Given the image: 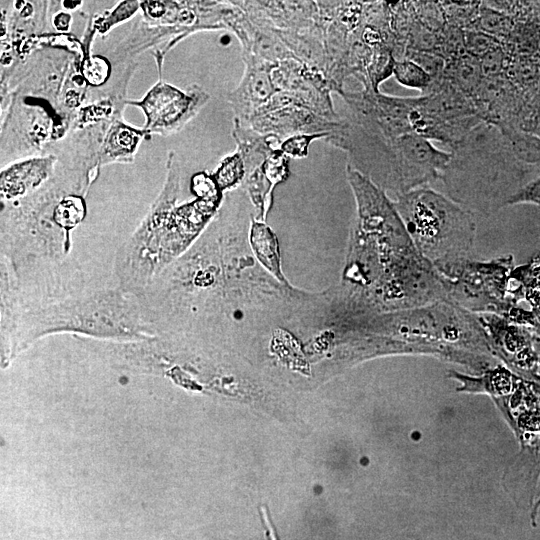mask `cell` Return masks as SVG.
Listing matches in <instances>:
<instances>
[{
  "instance_id": "6da1fadb",
  "label": "cell",
  "mask_w": 540,
  "mask_h": 540,
  "mask_svg": "<svg viewBox=\"0 0 540 540\" xmlns=\"http://www.w3.org/2000/svg\"><path fill=\"white\" fill-rule=\"evenodd\" d=\"M356 200L347 278L357 314L396 312L447 301L442 276L411 240L386 192L351 166Z\"/></svg>"
},
{
  "instance_id": "7a4b0ae2",
  "label": "cell",
  "mask_w": 540,
  "mask_h": 540,
  "mask_svg": "<svg viewBox=\"0 0 540 540\" xmlns=\"http://www.w3.org/2000/svg\"><path fill=\"white\" fill-rule=\"evenodd\" d=\"M324 141L344 150L349 166L396 197L440 179L451 158L415 133L387 137L346 120Z\"/></svg>"
},
{
  "instance_id": "3957f363",
  "label": "cell",
  "mask_w": 540,
  "mask_h": 540,
  "mask_svg": "<svg viewBox=\"0 0 540 540\" xmlns=\"http://www.w3.org/2000/svg\"><path fill=\"white\" fill-rule=\"evenodd\" d=\"M493 124H479L454 144L440 179L448 197L471 214L490 216L522 187L508 143Z\"/></svg>"
},
{
  "instance_id": "277c9868",
  "label": "cell",
  "mask_w": 540,
  "mask_h": 540,
  "mask_svg": "<svg viewBox=\"0 0 540 540\" xmlns=\"http://www.w3.org/2000/svg\"><path fill=\"white\" fill-rule=\"evenodd\" d=\"M393 203L415 247L438 273L470 258L476 224L451 198L422 186Z\"/></svg>"
},
{
  "instance_id": "5b68a950",
  "label": "cell",
  "mask_w": 540,
  "mask_h": 540,
  "mask_svg": "<svg viewBox=\"0 0 540 540\" xmlns=\"http://www.w3.org/2000/svg\"><path fill=\"white\" fill-rule=\"evenodd\" d=\"M30 335L35 338L55 331H76L108 337H144L147 330L139 310L117 291L51 305L34 317Z\"/></svg>"
},
{
  "instance_id": "8992f818",
  "label": "cell",
  "mask_w": 540,
  "mask_h": 540,
  "mask_svg": "<svg viewBox=\"0 0 540 540\" xmlns=\"http://www.w3.org/2000/svg\"><path fill=\"white\" fill-rule=\"evenodd\" d=\"M492 398L521 446L506 472V488L517 502L530 506L540 478V377L527 380L516 375L507 391Z\"/></svg>"
},
{
  "instance_id": "52a82bcc",
  "label": "cell",
  "mask_w": 540,
  "mask_h": 540,
  "mask_svg": "<svg viewBox=\"0 0 540 540\" xmlns=\"http://www.w3.org/2000/svg\"><path fill=\"white\" fill-rule=\"evenodd\" d=\"M513 256L461 261L439 273L445 283L447 302L471 313H491L519 324L525 309L510 296Z\"/></svg>"
},
{
  "instance_id": "ba28073f",
  "label": "cell",
  "mask_w": 540,
  "mask_h": 540,
  "mask_svg": "<svg viewBox=\"0 0 540 540\" xmlns=\"http://www.w3.org/2000/svg\"><path fill=\"white\" fill-rule=\"evenodd\" d=\"M168 176L165 188L133 238L123 249L118 270L125 289L143 288L162 266V235L167 234V223L178 191V172L174 152L168 156Z\"/></svg>"
},
{
  "instance_id": "9c48e42d",
  "label": "cell",
  "mask_w": 540,
  "mask_h": 540,
  "mask_svg": "<svg viewBox=\"0 0 540 540\" xmlns=\"http://www.w3.org/2000/svg\"><path fill=\"white\" fill-rule=\"evenodd\" d=\"M208 100L209 95L197 85L184 91L159 80L142 100H127L126 104L143 110L146 133L167 136L180 131Z\"/></svg>"
},
{
  "instance_id": "30bf717a",
  "label": "cell",
  "mask_w": 540,
  "mask_h": 540,
  "mask_svg": "<svg viewBox=\"0 0 540 540\" xmlns=\"http://www.w3.org/2000/svg\"><path fill=\"white\" fill-rule=\"evenodd\" d=\"M475 315L493 355L524 379L536 380L540 377V356L536 350L540 338L532 327L515 324L496 314Z\"/></svg>"
},
{
  "instance_id": "8fae6325",
  "label": "cell",
  "mask_w": 540,
  "mask_h": 540,
  "mask_svg": "<svg viewBox=\"0 0 540 540\" xmlns=\"http://www.w3.org/2000/svg\"><path fill=\"white\" fill-rule=\"evenodd\" d=\"M343 118L332 121L318 115L290 93L278 91L244 124L261 134L282 141L297 134L331 133L340 129Z\"/></svg>"
},
{
  "instance_id": "7c38bea8",
  "label": "cell",
  "mask_w": 540,
  "mask_h": 540,
  "mask_svg": "<svg viewBox=\"0 0 540 540\" xmlns=\"http://www.w3.org/2000/svg\"><path fill=\"white\" fill-rule=\"evenodd\" d=\"M271 77L277 91L292 94L320 116L332 121L341 120L333 108L332 90L321 72L290 58L275 65Z\"/></svg>"
},
{
  "instance_id": "4fadbf2b",
  "label": "cell",
  "mask_w": 540,
  "mask_h": 540,
  "mask_svg": "<svg viewBox=\"0 0 540 540\" xmlns=\"http://www.w3.org/2000/svg\"><path fill=\"white\" fill-rule=\"evenodd\" d=\"M242 56L244 73L238 86L228 94V101L235 118L246 124L278 92L271 77L277 64L264 61L250 52H242Z\"/></svg>"
},
{
  "instance_id": "5bb4252c",
  "label": "cell",
  "mask_w": 540,
  "mask_h": 540,
  "mask_svg": "<svg viewBox=\"0 0 540 540\" xmlns=\"http://www.w3.org/2000/svg\"><path fill=\"white\" fill-rule=\"evenodd\" d=\"M54 155L33 157L6 168L1 173V195L11 200L36 189L53 171Z\"/></svg>"
},
{
  "instance_id": "9a60e30c",
  "label": "cell",
  "mask_w": 540,
  "mask_h": 540,
  "mask_svg": "<svg viewBox=\"0 0 540 540\" xmlns=\"http://www.w3.org/2000/svg\"><path fill=\"white\" fill-rule=\"evenodd\" d=\"M145 134L144 130L132 128L121 118L113 120L100 144L98 165L131 162Z\"/></svg>"
},
{
  "instance_id": "2e32d148",
  "label": "cell",
  "mask_w": 540,
  "mask_h": 540,
  "mask_svg": "<svg viewBox=\"0 0 540 540\" xmlns=\"http://www.w3.org/2000/svg\"><path fill=\"white\" fill-rule=\"evenodd\" d=\"M232 137L243 159L245 174L263 165L269 154L280 149L282 140L272 134H261L234 118Z\"/></svg>"
},
{
  "instance_id": "e0dca14e",
  "label": "cell",
  "mask_w": 540,
  "mask_h": 540,
  "mask_svg": "<svg viewBox=\"0 0 540 540\" xmlns=\"http://www.w3.org/2000/svg\"><path fill=\"white\" fill-rule=\"evenodd\" d=\"M510 296L518 304L525 300L530 311L540 323V256L528 263L514 267L510 276Z\"/></svg>"
},
{
  "instance_id": "ac0fdd59",
  "label": "cell",
  "mask_w": 540,
  "mask_h": 540,
  "mask_svg": "<svg viewBox=\"0 0 540 540\" xmlns=\"http://www.w3.org/2000/svg\"><path fill=\"white\" fill-rule=\"evenodd\" d=\"M392 74L403 86L425 90L431 84V75L413 60H395Z\"/></svg>"
},
{
  "instance_id": "d6986e66",
  "label": "cell",
  "mask_w": 540,
  "mask_h": 540,
  "mask_svg": "<svg viewBox=\"0 0 540 540\" xmlns=\"http://www.w3.org/2000/svg\"><path fill=\"white\" fill-rule=\"evenodd\" d=\"M212 176L220 190L237 185L245 178V166L240 154L236 151L225 157Z\"/></svg>"
},
{
  "instance_id": "ffe728a7",
  "label": "cell",
  "mask_w": 540,
  "mask_h": 540,
  "mask_svg": "<svg viewBox=\"0 0 540 540\" xmlns=\"http://www.w3.org/2000/svg\"><path fill=\"white\" fill-rule=\"evenodd\" d=\"M262 170L271 189L289 175V157L281 149L273 150L262 165Z\"/></svg>"
},
{
  "instance_id": "44dd1931",
  "label": "cell",
  "mask_w": 540,
  "mask_h": 540,
  "mask_svg": "<svg viewBox=\"0 0 540 540\" xmlns=\"http://www.w3.org/2000/svg\"><path fill=\"white\" fill-rule=\"evenodd\" d=\"M331 133L297 134L284 139L280 149L288 157L304 158L308 155L310 144L316 139L325 140Z\"/></svg>"
},
{
  "instance_id": "7402d4cb",
  "label": "cell",
  "mask_w": 540,
  "mask_h": 540,
  "mask_svg": "<svg viewBox=\"0 0 540 540\" xmlns=\"http://www.w3.org/2000/svg\"><path fill=\"white\" fill-rule=\"evenodd\" d=\"M191 189L199 200L218 205L221 190L212 175L199 172L192 177Z\"/></svg>"
},
{
  "instance_id": "603a6c76",
  "label": "cell",
  "mask_w": 540,
  "mask_h": 540,
  "mask_svg": "<svg viewBox=\"0 0 540 540\" xmlns=\"http://www.w3.org/2000/svg\"><path fill=\"white\" fill-rule=\"evenodd\" d=\"M140 7L138 1H123L115 9L95 22V29L106 33L114 25L130 18Z\"/></svg>"
},
{
  "instance_id": "cb8c5ba5",
  "label": "cell",
  "mask_w": 540,
  "mask_h": 540,
  "mask_svg": "<svg viewBox=\"0 0 540 540\" xmlns=\"http://www.w3.org/2000/svg\"><path fill=\"white\" fill-rule=\"evenodd\" d=\"M521 203L540 206V177L526 183L508 201V205Z\"/></svg>"
},
{
  "instance_id": "d4e9b609",
  "label": "cell",
  "mask_w": 540,
  "mask_h": 540,
  "mask_svg": "<svg viewBox=\"0 0 540 540\" xmlns=\"http://www.w3.org/2000/svg\"><path fill=\"white\" fill-rule=\"evenodd\" d=\"M71 16L68 13L62 12L55 16L54 25L58 30H67L69 28Z\"/></svg>"
},
{
  "instance_id": "484cf974",
  "label": "cell",
  "mask_w": 540,
  "mask_h": 540,
  "mask_svg": "<svg viewBox=\"0 0 540 540\" xmlns=\"http://www.w3.org/2000/svg\"><path fill=\"white\" fill-rule=\"evenodd\" d=\"M539 507H540V498L537 500V502L534 505L532 518H535Z\"/></svg>"
},
{
  "instance_id": "4316f807",
  "label": "cell",
  "mask_w": 540,
  "mask_h": 540,
  "mask_svg": "<svg viewBox=\"0 0 540 540\" xmlns=\"http://www.w3.org/2000/svg\"><path fill=\"white\" fill-rule=\"evenodd\" d=\"M533 329L535 330V332L537 333V335L539 336L540 338V323H537Z\"/></svg>"
}]
</instances>
